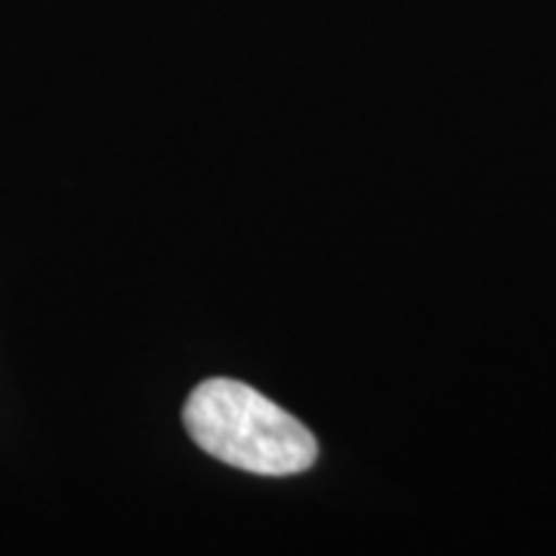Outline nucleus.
<instances>
[{
	"instance_id": "f257e3e1",
	"label": "nucleus",
	"mask_w": 556,
	"mask_h": 556,
	"mask_svg": "<svg viewBox=\"0 0 556 556\" xmlns=\"http://www.w3.org/2000/svg\"><path fill=\"white\" fill-rule=\"evenodd\" d=\"M186 430L201 452L257 477H294L316 464V437L254 387L211 378L186 402Z\"/></svg>"
}]
</instances>
